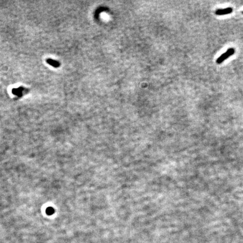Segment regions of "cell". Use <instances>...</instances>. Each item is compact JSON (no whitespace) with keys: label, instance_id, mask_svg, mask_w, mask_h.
Wrapping results in <instances>:
<instances>
[{"label":"cell","instance_id":"obj_1","mask_svg":"<svg viewBox=\"0 0 243 243\" xmlns=\"http://www.w3.org/2000/svg\"><path fill=\"white\" fill-rule=\"evenodd\" d=\"M235 50L234 48H228L226 53H223L222 55H221V56L217 59L216 60V62L218 64H220L223 61L226 60L228 57L232 56V55L235 53Z\"/></svg>","mask_w":243,"mask_h":243},{"label":"cell","instance_id":"obj_2","mask_svg":"<svg viewBox=\"0 0 243 243\" xmlns=\"http://www.w3.org/2000/svg\"><path fill=\"white\" fill-rule=\"evenodd\" d=\"M232 12V9L231 8H228L223 9H218L216 11L215 14L217 15H227L228 14H230Z\"/></svg>","mask_w":243,"mask_h":243},{"label":"cell","instance_id":"obj_3","mask_svg":"<svg viewBox=\"0 0 243 243\" xmlns=\"http://www.w3.org/2000/svg\"><path fill=\"white\" fill-rule=\"evenodd\" d=\"M46 61L48 64L51 65L53 67L55 68H58L59 67H60V63L58 61L51 59H48L46 60Z\"/></svg>","mask_w":243,"mask_h":243},{"label":"cell","instance_id":"obj_4","mask_svg":"<svg viewBox=\"0 0 243 243\" xmlns=\"http://www.w3.org/2000/svg\"><path fill=\"white\" fill-rule=\"evenodd\" d=\"M242 14H243V12H242Z\"/></svg>","mask_w":243,"mask_h":243}]
</instances>
